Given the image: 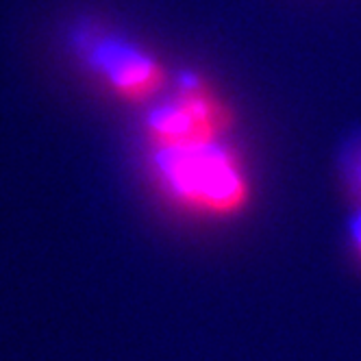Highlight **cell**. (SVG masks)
Returning <instances> with one entry per match:
<instances>
[{"mask_svg":"<svg viewBox=\"0 0 361 361\" xmlns=\"http://www.w3.org/2000/svg\"><path fill=\"white\" fill-rule=\"evenodd\" d=\"M231 114L220 98L204 87L200 76L185 72L178 90L146 116V135L152 148L220 142Z\"/></svg>","mask_w":361,"mask_h":361,"instance_id":"2","label":"cell"},{"mask_svg":"<svg viewBox=\"0 0 361 361\" xmlns=\"http://www.w3.org/2000/svg\"><path fill=\"white\" fill-rule=\"evenodd\" d=\"M83 53L102 81L122 100L146 102L166 87L164 66L146 50L120 37L92 35Z\"/></svg>","mask_w":361,"mask_h":361,"instance_id":"3","label":"cell"},{"mask_svg":"<svg viewBox=\"0 0 361 361\" xmlns=\"http://www.w3.org/2000/svg\"><path fill=\"white\" fill-rule=\"evenodd\" d=\"M161 190L180 207L204 216H235L250 200L248 176L222 142L152 148Z\"/></svg>","mask_w":361,"mask_h":361,"instance_id":"1","label":"cell"},{"mask_svg":"<svg viewBox=\"0 0 361 361\" xmlns=\"http://www.w3.org/2000/svg\"><path fill=\"white\" fill-rule=\"evenodd\" d=\"M350 240H353V246L357 248V252L361 257V209L355 214V218L350 222Z\"/></svg>","mask_w":361,"mask_h":361,"instance_id":"4","label":"cell"},{"mask_svg":"<svg viewBox=\"0 0 361 361\" xmlns=\"http://www.w3.org/2000/svg\"><path fill=\"white\" fill-rule=\"evenodd\" d=\"M355 180H357V188L361 192V146L357 150V161H355Z\"/></svg>","mask_w":361,"mask_h":361,"instance_id":"5","label":"cell"}]
</instances>
